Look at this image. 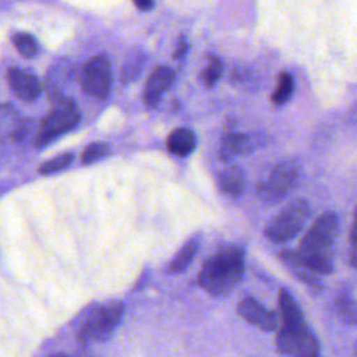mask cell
<instances>
[{
    "label": "cell",
    "mask_w": 357,
    "mask_h": 357,
    "mask_svg": "<svg viewBox=\"0 0 357 357\" xmlns=\"http://www.w3.org/2000/svg\"><path fill=\"white\" fill-rule=\"evenodd\" d=\"M244 251L237 245H223L206 258L198 273L199 286L212 296L230 293L243 279Z\"/></svg>",
    "instance_id": "6da1fadb"
},
{
    "label": "cell",
    "mask_w": 357,
    "mask_h": 357,
    "mask_svg": "<svg viewBox=\"0 0 357 357\" xmlns=\"http://www.w3.org/2000/svg\"><path fill=\"white\" fill-rule=\"evenodd\" d=\"M124 314V304L119 300H110L88 310L78 328V339L82 343L107 340Z\"/></svg>",
    "instance_id": "7a4b0ae2"
},
{
    "label": "cell",
    "mask_w": 357,
    "mask_h": 357,
    "mask_svg": "<svg viewBox=\"0 0 357 357\" xmlns=\"http://www.w3.org/2000/svg\"><path fill=\"white\" fill-rule=\"evenodd\" d=\"M81 119V113L78 106L63 95L53 96V105L50 112L43 117L39 131L35 137L36 146H46L60 135L73 130Z\"/></svg>",
    "instance_id": "3957f363"
},
{
    "label": "cell",
    "mask_w": 357,
    "mask_h": 357,
    "mask_svg": "<svg viewBox=\"0 0 357 357\" xmlns=\"http://www.w3.org/2000/svg\"><path fill=\"white\" fill-rule=\"evenodd\" d=\"M310 216V204L301 198L293 199L265 226L264 234L275 244L290 241L301 231Z\"/></svg>",
    "instance_id": "277c9868"
},
{
    "label": "cell",
    "mask_w": 357,
    "mask_h": 357,
    "mask_svg": "<svg viewBox=\"0 0 357 357\" xmlns=\"http://www.w3.org/2000/svg\"><path fill=\"white\" fill-rule=\"evenodd\" d=\"M339 233V218L335 212L321 213L305 236L301 238L298 251L307 254L332 255V248Z\"/></svg>",
    "instance_id": "5b68a950"
},
{
    "label": "cell",
    "mask_w": 357,
    "mask_h": 357,
    "mask_svg": "<svg viewBox=\"0 0 357 357\" xmlns=\"http://www.w3.org/2000/svg\"><path fill=\"white\" fill-rule=\"evenodd\" d=\"M276 347L290 357H304L319 353V343L307 322L282 324L276 333Z\"/></svg>",
    "instance_id": "8992f818"
},
{
    "label": "cell",
    "mask_w": 357,
    "mask_h": 357,
    "mask_svg": "<svg viewBox=\"0 0 357 357\" xmlns=\"http://www.w3.org/2000/svg\"><path fill=\"white\" fill-rule=\"evenodd\" d=\"M301 176V167L296 160H284L273 167L266 181L258 187V197L265 204H276L294 190Z\"/></svg>",
    "instance_id": "52a82bcc"
},
{
    "label": "cell",
    "mask_w": 357,
    "mask_h": 357,
    "mask_svg": "<svg viewBox=\"0 0 357 357\" xmlns=\"http://www.w3.org/2000/svg\"><path fill=\"white\" fill-rule=\"evenodd\" d=\"M81 85L85 93L102 100L112 86L110 61L105 54H96L85 63L81 74Z\"/></svg>",
    "instance_id": "ba28073f"
},
{
    "label": "cell",
    "mask_w": 357,
    "mask_h": 357,
    "mask_svg": "<svg viewBox=\"0 0 357 357\" xmlns=\"http://www.w3.org/2000/svg\"><path fill=\"white\" fill-rule=\"evenodd\" d=\"M237 314L248 324L258 326L262 331H275L278 328L279 319L276 312L266 310L254 297H244L237 304Z\"/></svg>",
    "instance_id": "9c48e42d"
},
{
    "label": "cell",
    "mask_w": 357,
    "mask_h": 357,
    "mask_svg": "<svg viewBox=\"0 0 357 357\" xmlns=\"http://www.w3.org/2000/svg\"><path fill=\"white\" fill-rule=\"evenodd\" d=\"M7 81L13 93L24 102L36 100L42 92L38 78L33 74L17 67L7 71Z\"/></svg>",
    "instance_id": "30bf717a"
},
{
    "label": "cell",
    "mask_w": 357,
    "mask_h": 357,
    "mask_svg": "<svg viewBox=\"0 0 357 357\" xmlns=\"http://www.w3.org/2000/svg\"><path fill=\"white\" fill-rule=\"evenodd\" d=\"M174 81V71L170 67L159 66L156 67L152 74L148 78L145 92H144V100L148 107H156L160 102L162 95L166 92V89L170 88V85Z\"/></svg>",
    "instance_id": "8fae6325"
},
{
    "label": "cell",
    "mask_w": 357,
    "mask_h": 357,
    "mask_svg": "<svg viewBox=\"0 0 357 357\" xmlns=\"http://www.w3.org/2000/svg\"><path fill=\"white\" fill-rule=\"evenodd\" d=\"M199 245H201V236L199 234L191 236L181 245V248L177 251V254L172 258V261H170V264L167 266V272L170 275L183 273L192 264Z\"/></svg>",
    "instance_id": "7c38bea8"
},
{
    "label": "cell",
    "mask_w": 357,
    "mask_h": 357,
    "mask_svg": "<svg viewBox=\"0 0 357 357\" xmlns=\"http://www.w3.org/2000/svg\"><path fill=\"white\" fill-rule=\"evenodd\" d=\"M166 146L170 153L178 158L188 156L197 146L195 134L185 127L176 128L169 134L166 139Z\"/></svg>",
    "instance_id": "4fadbf2b"
},
{
    "label": "cell",
    "mask_w": 357,
    "mask_h": 357,
    "mask_svg": "<svg viewBox=\"0 0 357 357\" xmlns=\"http://www.w3.org/2000/svg\"><path fill=\"white\" fill-rule=\"evenodd\" d=\"M252 139L243 132L227 134L220 144L219 155L223 160H231L238 155H245L252 149Z\"/></svg>",
    "instance_id": "5bb4252c"
},
{
    "label": "cell",
    "mask_w": 357,
    "mask_h": 357,
    "mask_svg": "<svg viewBox=\"0 0 357 357\" xmlns=\"http://www.w3.org/2000/svg\"><path fill=\"white\" fill-rule=\"evenodd\" d=\"M218 183L220 190L233 198H240L245 190V176L238 166L223 169L219 173Z\"/></svg>",
    "instance_id": "9a60e30c"
},
{
    "label": "cell",
    "mask_w": 357,
    "mask_h": 357,
    "mask_svg": "<svg viewBox=\"0 0 357 357\" xmlns=\"http://www.w3.org/2000/svg\"><path fill=\"white\" fill-rule=\"evenodd\" d=\"M279 308H280V315H282V324H303L305 322L303 311L298 305V303L294 300V297L287 291L286 289L279 290V297H278Z\"/></svg>",
    "instance_id": "2e32d148"
},
{
    "label": "cell",
    "mask_w": 357,
    "mask_h": 357,
    "mask_svg": "<svg viewBox=\"0 0 357 357\" xmlns=\"http://www.w3.org/2000/svg\"><path fill=\"white\" fill-rule=\"evenodd\" d=\"M293 88H294V84H293V78L289 73L283 71L279 74L278 77V85L271 96L272 102L278 106L280 105H284L293 95Z\"/></svg>",
    "instance_id": "e0dca14e"
},
{
    "label": "cell",
    "mask_w": 357,
    "mask_h": 357,
    "mask_svg": "<svg viewBox=\"0 0 357 357\" xmlns=\"http://www.w3.org/2000/svg\"><path fill=\"white\" fill-rule=\"evenodd\" d=\"M11 40L15 49L20 52V54L26 59H32L38 53L36 39L31 33H26V32L14 33Z\"/></svg>",
    "instance_id": "ac0fdd59"
},
{
    "label": "cell",
    "mask_w": 357,
    "mask_h": 357,
    "mask_svg": "<svg viewBox=\"0 0 357 357\" xmlns=\"http://www.w3.org/2000/svg\"><path fill=\"white\" fill-rule=\"evenodd\" d=\"M73 159H74V155H73L71 152H66V153L57 155V156H54V158H52V159L43 162V163L39 166L38 172H39L40 174H50V173L60 172V170L66 169L67 166H70L71 162H73Z\"/></svg>",
    "instance_id": "d6986e66"
},
{
    "label": "cell",
    "mask_w": 357,
    "mask_h": 357,
    "mask_svg": "<svg viewBox=\"0 0 357 357\" xmlns=\"http://www.w3.org/2000/svg\"><path fill=\"white\" fill-rule=\"evenodd\" d=\"M336 308H337V314L339 317L350 325L356 324V303L351 297V294L344 293L339 297L337 303H336Z\"/></svg>",
    "instance_id": "ffe728a7"
},
{
    "label": "cell",
    "mask_w": 357,
    "mask_h": 357,
    "mask_svg": "<svg viewBox=\"0 0 357 357\" xmlns=\"http://www.w3.org/2000/svg\"><path fill=\"white\" fill-rule=\"evenodd\" d=\"M110 149L105 142H93L89 144L88 146H85V149L82 151L81 155V160L84 165H91L95 163L103 158H106L109 155Z\"/></svg>",
    "instance_id": "44dd1931"
},
{
    "label": "cell",
    "mask_w": 357,
    "mask_h": 357,
    "mask_svg": "<svg viewBox=\"0 0 357 357\" xmlns=\"http://www.w3.org/2000/svg\"><path fill=\"white\" fill-rule=\"evenodd\" d=\"M220 74H222V61L218 57L211 56L205 70L202 71V81H204V84L206 86L215 85V82L220 78Z\"/></svg>",
    "instance_id": "7402d4cb"
},
{
    "label": "cell",
    "mask_w": 357,
    "mask_h": 357,
    "mask_svg": "<svg viewBox=\"0 0 357 357\" xmlns=\"http://www.w3.org/2000/svg\"><path fill=\"white\" fill-rule=\"evenodd\" d=\"M187 50H188V43L185 42L184 38H181L178 40V43H177V47H176L174 53H173V57L174 59H181L187 53Z\"/></svg>",
    "instance_id": "603a6c76"
},
{
    "label": "cell",
    "mask_w": 357,
    "mask_h": 357,
    "mask_svg": "<svg viewBox=\"0 0 357 357\" xmlns=\"http://www.w3.org/2000/svg\"><path fill=\"white\" fill-rule=\"evenodd\" d=\"M350 255H351V265H356V229L351 226L350 230Z\"/></svg>",
    "instance_id": "cb8c5ba5"
},
{
    "label": "cell",
    "mask_w": 357,
    "mask_h": 357,
    "mask_svg": "<svg viewBox=\"0 0 357 357\" xmlns=\"http://www.w3.org/2000/svg\"><path fill=\"white\" fill-rule=\"evenodd\" d=\"M132 1L137 6V8H139L142 11H148V10L153 8V6H155L153 0H132Z\"/></svg>",
    "instance_id": "d4e9b609"
},
{
    "label": "cell",
    "mask_w": 357,
    "mask_h": 357,
    "mask_svg": "<svg viewBox=\"0 0 357 357\" xmlns=\"http://www.w3.org/2000/svg\"><path fill=\"white\" fill-rule=\"evenodd\" d=\"M304 357H321V356H319V353H318V354H312V356H304Z\"/></svg>",
    "instance_id": "484cf974"
},
{
    "label": "cell",
    "mask_w": 357,
    "mask_h": 357,
    "mask_svg": "<svg viewBox=\"0 0 357 357\" xmlns=\"http://www.w3.org/2000/svg\"><path fill=\"white\" fill-rule=\"evenodd\" d=\"M53 357H70V356H64V354H57V356H53Z\"/></svg>",
    "instance_id": "4316f807"
}]
</instances>
